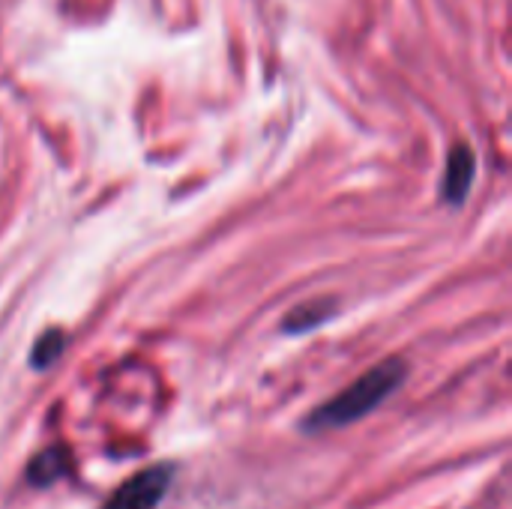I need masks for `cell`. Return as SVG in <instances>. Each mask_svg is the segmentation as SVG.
Returning <instances> with one entry per match:
<instances>
[{"label":"cell","instance_id":"1","mask_svg":"<svg viewBox=\"0 0 512 509\" xmlns=\"http://www.w3.org/2000/svg\"><path fill=\"white\" fill-rule=\"evenodd\" d=\"M405 375H408V366L402 360H384V363H378L375 369H369L366 375H360L348 390H342L327 405H321L318 411H312L306 417V429L309 432H327V429H342V426H351V423L363 420L387 396H393L402 387Z\"/></svg>","mask_w":512,"mask_h":509},{"label":"cell","instance_id":"2","mask_svg":"<svg viewBox=\"0 0 512 509\" xmlns=\"http://www.w3.org/2000/svg\"><path fill=\"white\" fill-rule=\"evenodd\" d=\"M171 480H174L171 465L144 468L141 474H135L132 480H126L102 509H156L159 501L165 498Z\"/></svg>","mask_w":512,"mask_h":509},{"label":"cell","instance_id":"3","mask_svg":"<svg viewBox=\"0 0 512 509\" xmlns=\"http://www.w3.org/2000/svg\"><path fill=\"white\" fill-rule=\"evenodd\" d=\"M477 177V156L468 144L453 147L450 159H447V174H444V186H441V198L453 207H462L471 186Z\"/></svg>","mask_w":512,"mask_h":509},{"label":"cell","instance_id":"4","mask_svg":"<svg viewBox=\"0 0 512 509\" xmlns=\"http://www.w3.org/2000/svg\"><path fill=\"white\" fill-rule=\"evenodd\" d=\"M336 312V303L333 300H315L309 306H300L288 315L285 321V333H303V330H312L318 327L321 321H327L330 315Z\"/></svg>","mask_w":512,"mask_h":509},{"label":"cell","instance_id":"5","mask_svg":"<svg viewBox=\"0 0 512 509\" xmlns=\"http://www.w3.org/2000/svg\"><path fill=\"white\" fill-rule=\"evenodd\" d=\"M63 462H66V453L63 450H45V453H39L30 462V480L39 483V486L54 483L63 474Z\"/></svg>","mask_w":512,"mask_h":509},{"label":"cell","instance_id":"6","mask_svg":"<svg viewBox=\"0 0 512 509\" xmlns=\"http://www.w3.org/2000/svg\"><path fill=\"white\" fill-rule=\"evenodd\" d=\"M63 342H66V336H63L60 330H48V333L36 342V348H33V354H30V366H33V369H48V366L60 357Z\"/></svg>","mask_w":512,"mask_h":509}]
</instances>
